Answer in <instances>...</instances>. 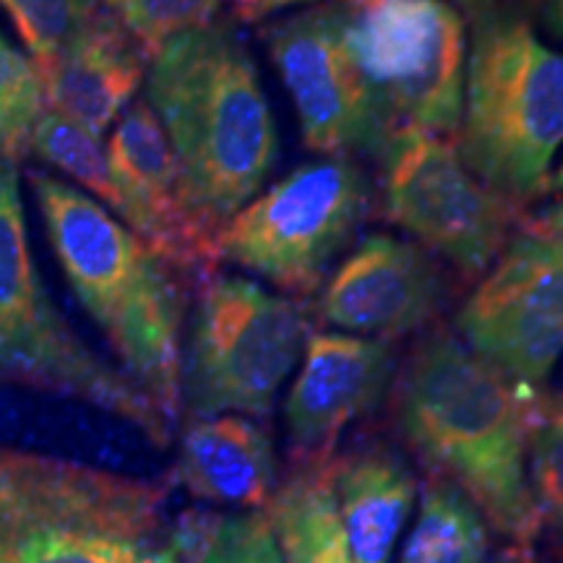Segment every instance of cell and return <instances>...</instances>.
I'll return each instance as SVG.
<instances>
[{
	"label": "cell",
	"instance_id": "6da1fadb",
	"mask_svg": "<svg viewBox=\"0 0 563 563\" xmlns=\"http://www.w3.org/2000/svg\"><path fill=\"white\" fill-rule=\"evenodd\" d=\"M540 391L509 382L456 334L433 332L407 357L394 394L407 446L519 553L540 534L527 483V433Z\"/></svg>",
	"mask_w": 563,
	"mask_h": 563
},
{
	"label": "cell",
	"instance_id": "7a4b0ae2",
	"mask_svg": "<svg viewBox=\"0 0 563 563\" xmlns=\"http://www.w3.org/2000/svg\"><path fill=\"white\" fill-rule=\"evenodd\" d=\"M146 102L173 146L186 207L217 238L279 159V133L249 45L220 19L170 40L150 60Z\"/></svg>",
	"mask_w": 563,
	"mask_h": 563
},
{
	"label": "cell",
	"instance_id": "3957f363",
	"mask_svg": "<svg viewBox=\"0 0 563 563\" xmlns=\"http://www.w3.org/2000/svg\"><path fill=\"white\" fill-rule=\"evenodd\" d=\"M30 183L76 300L108 336L125 376L173 426L191 279L79 188L47 173H30Z\"/></svg>",
	"mask_w": 563,
	"mask_h": 563
},
{
	"label": "cell",
	"instance_id": "277c9868",
	"mask_svg": "<svg viewBox=\"0 0 563 563\" xmlns=\"http://www.w3.org/2000/svg\"><path fill=\"white\" fill-rule=\"evenodd\" d=\"M167 488L0 446V563H175Z\"/></svg>",
	"mask_w": 563,
	"mask_h": 563
},
{
	"label": "cell",
	"instance_id": "5b68a950",
	"mask_svg": "<svg viewBox=\"0 0 563 563\" xmlns=\"http://www.w3.org/2000/svg\"><path fill=\"white\" fill-rule=\"evenodd\" d=\"M563 144V55L501 5L475 11L460 121L462 159L519 207L551 188Z\"/></svg>",
	"mask_w": 563,
	"mask_h": 563
},
{
	"label": "cell",
	"instance_id": "8992f818",
	"mask_svg": "<svg viewBox=\"0 0 563 563\" xmlns=\"http://www.w3.org/2000/svg\"><path fill=\"white\" fill-rule=\"evenodd\" d=\"M0 386L79 399L165 446L173 426L125 373L95 355L42 285L30 251L16 162L0 157Z\"/></svg>",
	"mask_w": 563,
	"mask_h": 563
},
{
	"label": "cell",
	"instance_id": "52a82bcc",
	"mask_svg": "<svg viewBox=\"0 0 563 563\" xmlns=\"http://www.w3.org/2000/svg\"><path fill=\"white\" fill-rule=\"evenodd\" d=\"M194 290L180 405L191 418L230 412L264 418L306 347V313L287 295L238 274L211 272Z\"/></svg>",
	"mask_w": 563,
	"mask_h": 563
},
{
	"label": "cell",
	"instance_id": "ba28073f",
	"mask_svg": "<svg viewBox=\"0 0 563 563\" xmlns=\"http://www.w3.org/2000/svg\"><path fill=\"white\" fill-rule=\"evenodd\" d=\"M371 201V180L355 159H311L230 217L217 232V258L266 279L287 298H311L355 241Z\"/></svg>",
	"mask_w": 563,
	"mask_h": 563
},
{
	"label": "cell",
	"instance_id": "9c48e42d",
	"mask_svg": "<svg viewBox=\"0 0 563 563\" xmlns=\"http://www.w3.org/2000/svg\"><path fill=\"white\" fill-rule=\"evenodd\" d=\"M347 51L394 129L454 136L467 34L449 0H336Z\"/></svg>",
	"mask_w": 563,
	"mask_h": 563
},
{
	"label": "cell",
	"instance_id": "30bf717a",
	"mask_svg": "<svg viewBox=\"0 0 563 563\" xmlns=\"http://www.w3.org/2000/svg\"><path fill=\"white\" fill-rule=\"evenodd\" d=\"M378 162L386 217L462 277H483L522 220V207L477 178L452 136L399 129Z\"/></svg>",
	"mask_w": 563,
	"mask_h": 563
},
{
	"label": "cell",
	"instance_id": "8fae6325",
	"mask_svg": "<svg viewBox=\"0 0 563 563\" xmlns=\"http://www.w3.org/2000/svg\"><path fill=\"white\" fill-rule=\"evenodd\" d=\"M262 37L306 150L321 157H382L397 129L352 60L340 3L282 16L264 26Z\"/></svg>",
	"mask_w": 563,
	"mask_h": 563
},
{
	"label": "cell",
	"instance_id": "7c38bea8",
	"mask_svg": "<svg viewBox=\"0 0 563 563\" xmlns=\"http://www.w3.org/2000/svg\"><path fill=\"white\" fill-rule=\"evenodd\" d=\"M456 332L509 382L543 389L563 355V245L511 238L464 298Z\"/></svg>",
	"mask_w": 563,
	"mask_h": 563
},
{
	"label": "cell",
	"instance_id": "4fadbf2b",
	"mask_svg": "<svg viewBox=\"0 0 563 563\" xmlns=\"http://www.w3.org/2000/svg\"><path fill=\"white\" fill-rule=\"evenodd\" d=\"M108 165L115 188L112 211L133 235L186 274L191 285L217 272V238L186 207L173 146L146 100L131 102L118 118L108 144Z\"/></svg>",
	"mask_w": 563,
	"mask_h": 563
},
{
	"label": "cell",
	"instance_id": "5bb4252c",
	"mask_svg": "<svg viewBox=\"0 0 563 563\" xmlns=\"http://www.w3.org/2000/svg\"><path fill=\"white\" fill-rule=\"evenodd\" d=\"M443 298L446 285L431 253L405 238L371 232L323 282L319 313L342 332L391 342L431 323Z\"/></svg>",
	"mask_w": 563,
	"mask_h": 563
},
{
	"label": "cell",
	"instance_id": "9a60e30c",
	"mask_svg": "<svg viewBox=\"0 0 563 563\" xmlns=\"http://www.w3.org/2000/svg\"><path fill=\"white\" fill-rule=\"evenodd\" d=\"M394 371L391 342L357 334H308L300 373L285 402L295 462L334 460L344 428L384 402Z\"/></svg>",
	"mask_w": 563,
	"mask_h": 563
},
{
	"label": "cell",
	"instance_id": "2e32d148",
	"mask_svg": "<svg viewBox=\"0 0 563 563\" xmlns=\"http://www.w3.org/2000/svg\"><path fill=\"white\" fill-rule=\"evenodd\" d=\"M146 70L150 55L104 9L76 45L37 74L47 108L102 136L131 108Z\"/></svg>",
	"mask_w": 563,
	"mask_h": 563
},
{
	"label": "cell",
	"instance_id": "e0dca14e",
	"mask_svg": "<svg viewBox=\"0 0 563 563\" xmlns=\"http://www.w3.org/2000/svg\"><path fill=\"white\" fill-rule=\"evenodd\" d=\"M175 477L201 501L266 509L277 490L272 435L243 415L194 418L183 433Z\"/></svg>",
	"mask_w": 563,
	"mask_h": 563
},
{
	"label": "cell",
	"instance_id": "ac0fdd59",
	"mask_svg": "<svg viewBox=\"0 0 563 563\" xmlns=\"http://www.w3.org/2000/svg\"><path fill=\"white\" fill-rule=\"evenodd\" d=\"M410 464L373 443L334 460V496L352 563H389L415 501Z\"/></svg>",
	"mask_w": 563,
	"mask_h": 563
},
{
	"label": "cell",
	"instance_id": "d6986e66",
	"mask_svg": "<svg viewBox=\"0 0 563 563\" xmlns=\"http://www.w3.org/2000/svg\"><path fill=\"white\" fill-rule=\"evenodd\" d=\"M282 563H352L334 496V460L295 462L264 509Z\"/></svg>",
	"mask_w": 563,
	"mask_h": 563
},
{
	"label": "cell",
	"instance_id": "ffe728a7",
	"mask_svg": "<svg viewBox=\"0 0 563 563\" xmlns=\"http://www.w3.org/2000/svg\"><path fill=\"white\" fill-rule=\"evenodd\" d=\"M485 551L483 514L456 485L431 475L399 563H483Z\"/></svg>",
	"mask_w": 563,
	"mask_h": 563
},
{
	"label": "cell",
	"instance_id": "44dd1931",
	"mask_svg": "<svg viewBox=\"0 0 563 563\" xmlns=\"http://www.w3.org/2000/svg\"><path fill=\"white\" fill-rule=\"evenodd\" d=\"M527 483L540 530L563 545V397L540 391L527 433Z\"/></svg>",
	"mask_w": 563,
	"mask_h": 563
},
{
	"label": "cell",
	"instance_id": "7402d4cb",
	"mask_svg": "<svg viewBox=\"0 0 563 563\" xmlns=\"http://www.w3.org/2000/svg\"><path fill=\"white\" fill-rule=\"evenodd\" d=\"M30 150L115 209V188H112L108 152L102 150L100 136L60 112L45 110L32 129Z\"/></svg>",
	"mask_w": 563,
	"mask_h": 563
},
{
	"label": "cell",
	"instance_id": "603a6c76",
	"mask_svg": "<svg viewBox=\"0 0 563 563\" xmlns=\"http://www.w3.org/2000/svg\"><path fill=\"white\" fill-rule=\"evenodd\" d=\"M32 53L34 68H45L76 45L104 13L102 0H0Z\"/></svg>",
	"mask_w": 563,
	"mask_h": 563
},
{
	"label": "cell",
	"instance_id": "cb8c5ba5",
	"mask_svg": "<svg viewBox=\"0 0 563 563\" xmlns=\"http://www.w3.org/2000/svg\"><path fill=\"white\" fill-rule=\"evenodd\" d=\"M222 0H102V5L150 55L180 34L214 24Z\"/></svg>",
	"mask_w": 563,
	"mask_h": 563
},
{
	"label": "cell",
	"instance_id": "d4e9b609",
	"mask_svg": "<svg viewBox=\"0 0 563 563\" xmlns=\"http://www.w3.org/2000/svg\"><path fill=\"white\" fill-rule=\"evenodd\" d=\"M42 112L45 97L37 68L0 34V136L5 159L19 162L30 152L32 129Z\"/></svg>",
	"mask_w": 563,
	"mask_h": 563
},
{
	"label": "cell",
	"instance_id": "484cf974",
	"mask_svg": "<svg viewBox=\"0 0 563 563\" xmlns=\"http://www.w3.org/2000/svg\"><path fill=\"white\" fill-rule=\"evenodd\" d=\"M203 563H282L269 517L264 511L224 517L220 534Z\"/></svg>",
	"mask_w": 563,
	"mask_h": 563
},
{
	"label": "cell",
	"instance_id": "4316f807",
	"mask_svg": "<svg viewBox=\"0 0 563 563\" xmlns=\"http://www.w3.org/2000/svg\"><path fill=\"white\" fill-rule=\"evenodd\" d=\"M224 517L209 509H186L167 525V553L175 563H203Z\"/></svg>",
	"mask_w": 563,
	"mask_h": 563
},
{
	"label": "cell",
	"instance_id": "83f0119b",
	"mask_svg": "<svg viewBox=\"0 0 563 563\" xmlns=\"http://www.w3.org/2000/svg\"><path fill=\"white\" fill-rule=\"evenodd\" d=\"M519 230L525 235L540 238V241L563 245V201L545 203V207L532 211V214H522Z\"/></svg>",
	"mask_w": 563,
	"mask_h": 563
},
{
	"label": "cell",
	"instance_id": "f1b7e54d",
	"mask_svg": "<svg viewBox=\"0 0 563 563\" xmlns=\"http://www.w3.org/2000/svg\"><path fill=\"white\" fill-rule=\"evenodd\" d=\"M232 13L245 24H258V21L274 16V13L290 11L295 5L316 3V0H228Z\"/></svg>",
	"mask_w": 563,
	"mask_h": 563
},
{
	"label": "cell",
	"instance_id": "f546056e",
	"mask_svg": "<svg viewBox=\"0 0 563 563\" xmlns=\"http://www.w3.org/2000/svg\"><path fill=\"white\" fill-rule=\"evenodd\" d=\"M543 19L548 30L563 40V0H543Z\"/></svg>",
	"mask_w": 563,
	"mask_h": 563
},
{
	"label": "cell",
	"instance_id": "4dcf8cb0",
	"mask_svg": "<svg viewBox=\"0 0 563 563\" xmlns=\"http://www.w3.org/2000/svg\"><path fill=\"white\" fill-rule=\"evenodd\" d=\"M452 5H464V9H473V11H481L485 5H490L493 0H449Z\"/></svg>",
	"mask_w": 563,
	"mask_h": 563
},
{
	"label": "cell",
	"instance_id": "1f68e13d",
	"mask_svg": "<svg viewBox=\"0 0 563 563\" xmlns=\"http://www.w3.org/2000/svg\"><path fill=\"white\" fill-rule=\"evenodd\" d=\"M501 563H527V555L525 553H517V555H514V559H509V561H501Z\"/></svg>",
	"mask_w": 563,
	"mask_h": 563
},
{
	"label": "cell",
	"instance_id": "d6a6232c",
	"mask_svg": "<svg viewBox=\"0 0 563 563\" xmlns=\"http://www.w3.org/2000/svg\"><path fill=\"white\" fill-rule=\"evenodd\" d=\"M555 180H559V186L563 188V162H561V167H559V175H555Z\"/></svg>",
	"mask_w": 563,
	"mask_h": 563
},
{
	"label": "cell",
	"instance_id": "836d02e7",
	"mask_svg": "<svg viewBox=\"0 0 563 563\" xmlns=\"http://www.w3.org/2000/svg\"><path fill=\"white\" fill-rule=\"evenodd\" d=\"M0 157H3V136H0Z\"/></svg>",
	"mask_w": 563,
	"mask_h": 563
}]
</instances>
